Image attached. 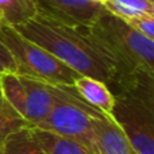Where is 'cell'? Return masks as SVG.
I'll list each match as a JSON object with an SVG mask.
<instances>
[{
  "instance_id": "1",
  "label": "cell",
  "mask_w": 154,
  "mask_h": 154,
  "mask_svg": "<svg viewBox=\"0 0 154 154\" xmlns=\"http://www.w3.org/2000/svg\"><path fill=\"white\" fill-rule=\"evenodd\" d=\"M12 27L79 75L100 80L109 89L122 75L116 58L91 26L66 23L37 10L31 19Z\"/></svg>"
},
{
  "instance_id": "2",
  "label": "cell",
  "mask_w": 154,
  "mask_h": 154,
  "mask_svg": "<svg viewBox=\"0 0 154 154\" xmlns=\"http://www.w3.org/2000/svg\"><path fill=\"white\" fill-rule=\"evenodd\" d=\"M91 29L114 54L122 75L131 70L154 75V42L127 22L106 11Z\"/></svg>"
},
{
  "instance_id": "3",
  "label": "cell",
  "mask_w": 154,
  "mask_h": 154,
  "mask_svg": "<svg viewBox=\"0 0 154 154\" xmlns=\"http://www.w3.org/2000/svg\"><path fill=\"white\" fill-rule=\"evenodd\" d=\"M0 41L12 54L18 75L65 87H73L76 79L81 76L10 24L0 23Z\"/></svg>"
},
{
  "instance_id": "4",
  "label": "cell",
  "mask_w": 154,
  "mask_h": 154,
  "mask_svg": "<svg viewBox=\"0 0 154 154\" xmlns=\"http://www.w3.org/2000/svg\"><path fill=\"white\" fill-rule=\"evenodd\" d=\"M101 115L104 114L88 106L77 95L75 88L68 87L56 100L49 115L35 127L73 139L87 147L92 154H99L95 141L93 120Z\"/></svg>"
},
{
  "instance_id": "5",
  "label": "cell",
  "mask_w": 154,
  "mask_h": 154,
  "mask_svg": "<svg viewBox=\"0 0 154 154\" xmlns=\"http://www.w3.org/2000/svg\"><path fill=\"white\" fill-rule=\"evenodd\" d=\"M4 99L32 127L42 122L51 111L56 100L68 87L54 85L18 73L2 76Z\"/></svg>"
},
{
  "instance_id": "6",
  "label": "cell",
  "mask_w": 154,
  "mask_h": 154,
  "mask_svg": "<svg viewBox=\"0 0 154 154\" xmlns=\"http://www.w3.org/2000/svg\"><path fill=\"white\" fill-rule=\"evenodd\" d=\"M112 118L137 154H154V109L126 92H115Z\"/></svg>"
},
{
  "instance_id": "7",
  "label": "cell",
  "mask_w": 154,
  "mask_h": 154,
  "mask_svg": "<svg viewBox=\"0 0 154 154\" xmlns=\"http://www.w3.org/2000/svg\"><path fill=\"white\" fill-rule=\"evenodd\" d=\"M37 10L66 23L92 26L106 12L101 3L95 0H34Z\"/></svg>"
},
{
  "instance_id": "8",
  "label": "cell",
  "mask_w": 154,
  "mask_h": 154,
  "mask_svg": "<svg viewBox=\"0 0 154 154\" xmlns=\"http://www.w3.org/2000/svg\"><path fill=\"white\" fill-rule=\"evenodd\" d=\"M93 128L99 154H137L114 118L107 115L95 118Z\"/></svg>"
},
{
  "instance_id": "9",
  "label": "cell",
  "mask_w": 154,
  "mask_h": 154,
  "mask_svg": "<svg viewBox=\"0 0 154 154\" xmlns=\"http://www.w3.org/2000/svg\"><path fill=\"white\" fill-rule=\"evenodd\" d=\"M73 88L77 95L92 108L112 118L115 107V95L106 82L88 76H79Z\"/></svg>"
},
{
  "instance_id": "10",
  "label": "cell",
  "mask_w": 154,
  "mask_h": 154,
  "mask_svg": "<svg viewBox=\"0 0 154 154\" xmlns=\"http://www.w3.org/2000/svg\"><path fill=\"white\" fill-rule=\"evenodd\" d=\"M32 135L46 154H92L87 147L73 139L49 133L37 127H31Z\"/></svg>"
},
{
  "instance_id": "11",
  "label": "cell",
  "mask_w": 154,
  "mask_h": 154,
  "mask_svg": "<svg viewBox=\"0 0 154 154\" xmlns=\"http://www.w3.org/2000/svg\"><path fill=\"white\" fill-rule=\"evenodd\" d=\"M103 7L123 20L154 16V0H104Z\"/></svg>"
},
{
  "instance_id": "12",
  "label": "cell",
  "mask_w": 154,
  "mask_h": 154,
  "mask_svg": "<svg viewBox=\"0 0 154 154\" xmlns=\"http://www.w3.org/2000/svg\"><path fill=\"white\" fill-rule=\"evenodd\" d=\"M0 154H46L32 135L31 127L11 134L4 141Z\"/></svg>"
},
{
  "instance_id": "13",
  "label": "cell",
  "mask_w": 154,
  "mask_h": 154,
  "mask_svg": "<svg viewBox=\"0 0 154 154\" xmlns=\"http://www.w3.org/2000/svg\"><path fill=\"white\" fill-rule=\"evenodd\" d=\"M0 14L3 23L18 26L37 14V5L34 0H0Z\"/></svg>"
},
{
  "instance_id": "14",
  "label": "cell",
  "mask_w": 154,
  "mask_h": 154,
  "mask_svg": "<svg viewBox=\"0 0 154 154\" xmlns=\"http://www.w3.org/2000/svg\"><path fill=\"white\" fill-rule=\"evenodd\" d=\"M27 127L32 126L5 99L0 101V149L11 134Z\"/></svg>"
},
{
  "instance_id": "15",
  "label": "cell",
  "mask_w": 154,
  "mask_h": 154,
  "mask_svg": "<svg viewBox=\"0 0 154 154\" xmlns=\"http://www.w3.org/2000/svg\"><path fill=\"white\" fill-rule=\"evenodd\" d=\"M125 22H127L130 26H133L141 34H143L146 38L154 42V16H141V18H134Z\"/></svg>"
},
{
  "instance_id": "16",
  "label": "cell",
  "mask_w": 154,
  "mask_h": 154,
  "mask_svg": "<svg viewBox=\"0 0 154 154\" xmlns=\"http://www.w3.org/2000/svg\"><path fill=\"white\" fill-rule=\"evenodd\" d=\"M18 73V66L8 48L0 41V76Z\"/></svg>"
},
{
  "instance_id": "17",
  "label": "cell",
  "mask_w": 154,
  "mask_h": 154,
  "mask_svg": "<svg viewBox=\"0 0 154 154\" xmlns=\"http://www.w3.org/2000/svg\"><path fill=\"white\" fill-rule=\"evenodd\" d=\"M4 100V95H3V88H2V76H0V101Z\"/></svg>"
},
{
  "instance_id": "18",
  "label": "cell",
  "mask_w": 154,
  "mask_h": 154,
  "mask_svg": "<svg viewBox=\"0 0 154 154\" xmlns=\"http://www.w3.org/2000/svg\"><path fill=\"white\" fill-rule=\"evenodd\" d=\"M95 2H97V3H101V4H103V3H104V0H95Z\"/></svg>"
},
{
  "instance_id": "19",
  "label": "cell",
  "mask_w": 154,
  "mask_h": 154,
  "mask_svg": "<svg viewBox=\"0 0 154 154\" xmlns=\"http://www.w3.org/2000/svg\"><path fill=\"white\" fill-rule=\"evenodd\" d=\"M0 23H3V16H2V14H0Z\"/></svg>"
}]
</instances>
